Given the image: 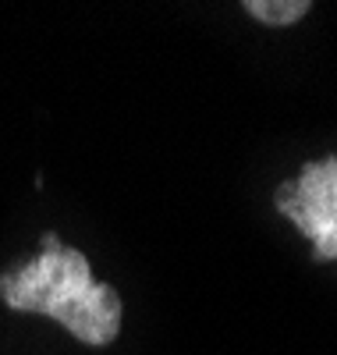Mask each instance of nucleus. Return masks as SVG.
Here are the masks:
<instances>
[{
  "mask_svg": "<svg viewBox=\"0 0 337 355\" xmlns=\"http://www.w3.org/2000/svg\"><path fill=\"white\" fill-rule=\"evenodd\" d=\"M0 299L18 313L50 316L82 345H110L121 334V295L110 284L93 281V266L85 252L60 245L50 231L43 234V252L18 266L15 274H0Z\"/></svg>",
  "mask_w": 337,
  "mask_h": 355,
  "instance_id": "obj_1",
  "label": "nucleus"
},
{
  "mask_svg": "<svg viewBox=\"0 0 337 355\" xmlns=\"http://www.w3.org/2000/svg\"><path fill=\"white\" fill-rule=\"evenodd\" d=\"M273 202L313 242L316 259H337V157L309 160L277 189Z\"/></svg>",
  "mask_w": 337,
  "mask_h": 355,
  "instance_id": "obj_2",
  "label": "nucleus"
},
{
  "mask_svg": "<svg viewBox=\"0 0 337 355\" xmlns=\"http://www.w3.org/2000/svg\"><path fill=\"white\" fill-rule=\"evenodd\" d=\"M245 11L266 25H291L305 18V11H313V4L309 0H245Z\"/></svg>",
  "mask_w": 337,
  "mask_h": 355,
  "instance_id": "obj_3",
  "label": "nucleus"
}]
</instances>
